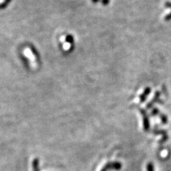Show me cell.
Segmentation results:
<instances>
[{
	"label": "cell",
	"mask_w": 171,
	"mask_h": 171,
	"mask_svg": "<svg viewBox=\"0 0 171 171\" xmlns=\"http://www.w3.org/2000/svg\"><path fill=\"white\" fill-rule=\"evenodd\" d=\"M121 167H122V164L119 162H117V161L108 162L102 167L101 170L100 171H108L109 170H111V169L119 170L121 168Z\"/></svg>",
	"instance_id": "obj_1"
},
{
	"label": "cell",
	"mask_w": 171,
	"mask_h": 171,
	"mask_svg": "<svg viewBox=\"0 0 171 171\" xmlns=\"http://www.w3.org/2000/svg\"><path fill=\"white\" fill-rule=\"evenodd\" d=\"M146 171H155L154 165L152 162H148L146 165Z\"/></svg>",
	"instance_id": "obj_2"
},
{
	"label": "cell",
	"mask_w": 171,
	"mask_h": 171,
	"mask_svg": "<svg viewBox=\"0 0 171 171\" xmlns=\"http://www.w3.org/2000/svg\"><path fill=\"white\" fill-rule=\"evenodd\" d=\"M9 1L10 0H4V2L0 3V9H4L5 6H6V5H7V4Z\"/></svg>",
	"instance_id": "obj_3"
}]
</instances>
